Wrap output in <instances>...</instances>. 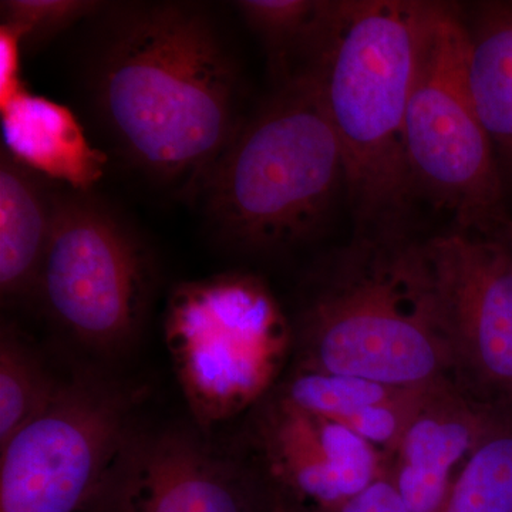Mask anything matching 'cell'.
I'll use <instances>...</instances> for the list:
<instances>
[{
    "label": "cell",
    "mask_w": 512,
    "mask_h": 512,
    "mask_svg": "<svg viewBox=\"0 0 512 512\" xmlns=\"http://www.w3.org/2000/svg\"><path fill=\"white\" fill-rule=\"evenodd\" d=\"M94 104L114 146L151 180L198 194L244 123L241 77L200 8L123 6L101 35Z\"/></svg>",
    "instance_id": "1"
},
{
    "label": "cell",
    "mask_w": 512,
    "mask_h": 512,
    "mask_svg": "<svg viewBox=\"0 0 512 512\" xmlns=\"http://www.w3.org/2000/svg\"><path fill=\"white\" fill-rule=\"evenodd\" d=\"M429 10L430 2H335L299 72L339 138L357 234L403 229L416 200L404 121Z\"/></svg>",
    "instance_id": "2"
},
{
    "label": "cell",
    "mask_w": 512,
    "mask_h": 512,
    "mask_svg": "<svg viewBox=\"0 0 512 512\" xmlns=\"http://www.w3.org/2000/svg\"><path fill=\"white\" fill-rule=\"evenodd\" d=\"M301 329V370L416 387L443 382L454 365L426 242L403 229L356 234L330 256Z\"/></svg>",
    "instance_id": "3"
},
{
    "label": "cell",
    "mask_w": 512,
    "mask_h": 512,
    "mask_svg": "<svg viewBox=\"0 0 512 512\" xmlns=\"http://www.w3.org/2000/svg\"><path fill=\"white\" fill-rule=\"evenodd\" d=\"M346 165L318 89L296 74L247 117L200 192L220 244L244 254H278L325 228Z\"/></svg>",
    "instance_id": "4"
},
{
    "label": "cell",
    "mask_w": 512,
    "mask_h": 512,
    "mask_svg": "<svg viewBox=\"0 0 512 512\" xmlns=\"http://www.w3.org/2000/svg\"><path fill=\"white\" fill-rule=\"evenodd\" d=\"M414 197L448 212L457 229L500 237L512 218L504 178L468 79L463 10L430 2L404 121Z\"/></svg>",
    "instance_id": "5"
},
{
    "label": "cell",
    "mask_w": 512,
    "mask_h": 512,
    "mask_svg": "<svg viewBox=\"0 0 512 512\" xmlns=\"http://www.w3.org/2000/svg\"><path fill=\"white\" fill-rule=\"evenodd\" d=\"M164 330L185 400L205 427L232 419L264 393L288 340L265 286L241 274L175 286Z\"/></svg>",
    "instance_id": "6"
},
{
    "label": "cell",
    "mask_w": 512,
    "mask_h": 512,
    "mask_svg": "<svg viewBox=\"0 0 512 512\" xmlns=\"http://www.w3.org/2000/svg\"><path fill=\"white\" fill-rule=\"evenodd\" d=\"M50 235L36 293L77 342L124 348L146 316L154 271L136 229L89 191L50 194Z\"/></svg>",
    "instance_id": "7"
},
{
    "label": "cell",
    "mask_w": 512,
    "mask_h": 512,
    "mask_svg": "<svg viewBox=\"0 0 512 512\" xmlns=\"http://www.w3.org/2000/svg\"><path fill=\"white\" fill-rule=\"evenodd\" d=\"M131 393L97 377L60 383L0 447V512H82L131 433Z\"/></svg>",
    "instance_id": "8"
},
{
    "label": "cell",
    "mask_w": 512,
    "mask_h": 512,
    "mask_svg": "<svg viewBox=\"0 0 512 512\" xmlns=\"http://www.w3.org/2000/svg\"><path fill=\"white\" fill-rule=\"evenodd\" d=\"M275 500L188 434L131 431L82 512H272Z\"/></svg>",
    "instance_id": "9"
},
{
    "label": "cell",
    "mask_w": 512,
    "mask_h": 512,
    "mask_svg": "<svg viewBox=\"0 0 512 512\" xmlns=\"http://www.w3.org/2000/svg\"><path fill=\"white\" fill-rule=\"evenodd\" d=\"M426 248L454 365L512 397V242L456 229Z\"/></svg>",
    "instance_id": "10"
},
{
    "label": "cell",
    "mask_w": 512,
    "mask_h": 512,
    "mask_svg": "<svg viewBox=\"0 0 512 512\" xmlns=\"http://www.w3.org/2000/svg\"><path fill=\"white\" fill-rule=\"evenodd\" d=\"M494 417L468 403L447 380L430 386L389 460L387 477L410 512H440L453 473L491 429Z\"/></svg>",
    "instance_id": "11"
},
{
    "label": "cell",
    "mask_w": 512,
    "mask_h": 512,
    "mask_svg": "<svg viewBox=\"0 0 512 512\" xmlns=\"http://www.w3.org/2000/svg\"><path fill=\"white\" fill-rule=\"evenodd\" d=\"M0 111L3 148L33 173L84 192L103 177L107 157L67 107L25 90Z\"/></svg>",
    "instance_id": "12"
},
{
    "label": "cell",
    "mask_w": 512,
    "mask_h": 512,
    "mask_svg": "<svg viewBox=\"0 0 512 512\" xmlns=\"http://www.w3.org/2000/svg\"><path fill=\"white\" fill-rule=\"evenodd\" d=\"M50 194L40 175L2 148L0 156V291L35 295L50 235Z\"/></svg>",
    "instance_id": "13"
},
{
    "label": "cell",
    "mask_w": 512,
    "mask_h": 512,
    "mask_svg": "<svg viewBox=\"0 0 512 512\" xmlns=\"http://www.w3.org/2000/svg\"><path fill=\"white\" fill-rule=\"evenodd\" d=\"M466 18L468 79L503 178L512 181V2H487Z\"/></svg>",
    "instance_id": "14"
},
{
    "label": "cell",
    "mask_w": 512,
    "mask_h": 512,
    "mask_svg": "<svg viewBox=\"0 0 512 512\" xmlns=\"http://www.w3.org/2000/svg\"><path fill=\"white\" fill-rule=\"evenodd\" d=\"M235 6L252 32L264 43L272 64L285 73V82L293 60H302L301 70L305 66L335 2L242 0Z\"/></svg>",
    "instance_id": "15"
},
{
    "label": "cell",
    "mask_w": 512,
    "mask_h": 512,
    "mask_svg": "<svg viewBox=\"0 0 512 512\" xmlns=\"http://www.w3.org/2000/svg\"><path fill=\"white\" fill-rule=\"evenodd\" d=\"M440 512H512V419H495Z\"/></svg>",
    "instance_id": "16"
},
{
    "label": "cell",
    "mask_w": 512,
    "mask_h": 512,
    "mask_svg": "<svg viewBox=\"0 0 512 512\" xmlns=\"http://www.w3.org/2000/svg\"><path fill=\"white\" fill-rule=\"evenodd\" d=\"M59 384L18 332L3 326L0 338V447L49 406Z\"/></svg>",
    "instance_id": "17"
},
{
    "label": "cell",
    "mask_w": 512,
    "mask_h": 512,
    "mask_svg": "<svg viewBox=\"0 0 512 512\" xmlns=\"http://www.w3.org/2000/svg\"><path fill=\"white\" fill-rule=\"evenodd\" d=\"M403 389L365 377L301 370L286 387L282 399L303 412L345 424L367 407L386 402Z\"/></svg>",
    "instance_id": "18"
},
{
    "label": "cell",
    "mask_w": 512,
    "mask_h": 512,
    "mask_svg": "<svg viewBox=\"0 0 512 512\" xmlns=\"http://www.w3.org/2000/svg\"><path fill=\"white\" fill-rule=\"evenodd\" d=\"M100 9L92 0H6L0 8L2 25L18 35L23 49L43 45Z\"/></svg>",
    "instance_id": "19"
},
{
    "label": "cell",
    "mask_w": 512,
    "mask_h": 512,
    "mask_svg": "<svg viewBox=\"0 0 512 512\" xmlns=\"http://www.w3.org/2000/svg\"><path fill=\"white\" fill-rule=\"evenodd\" d=\"M430 386L433 384L404 387L392 399L367 407L363 412L356 414L345 423V426L383 450L387 456H392L417 410L420 409Z\"/></svg>",
    "instance_id": "20"
},
{
    "label": "cell",
    "mask_w": 512,
    "mask_h": 512,
    "mask_svg": "<svg viewBox=\"0 0 512 512\" xmlns=\"http://www.w3.org/2000/svg\"><path fill=\"white\" fill-rule=\"evenodd\" d=\"M311 510L313 512H410L387 476L380 478L375 484L345 503L326 508V510H313V508Z\"/></svg>",
    "instance_id": "21"
},
{
    "label": "cell",
    "mask_w": 512,
    "mask_h": 512,
    "mask_svg": "<svg viewBox=\"0 0 512 512\" xmlns=\"http://www.w3.org/2000/svg\"><path fill=\"white\" fill-rule=\"evenodd\" d=\"M22 50L18 35L8 26H0V109L18 94L25 92L20 82Z\"/></svg>",
    "instance_id": "22"
},
{
    "label": "cell",
    "mask_w": 512,
    "mask_h": 512,
    "mask_svg": "<svg viewBox=\"0 0 512 512\" xmlns=\"http://www.w3.org/2000/svg\"><path fill=\"white\" fill-rule=\"evenodd\" d=\"M282 500H284L285 512H313L305 504L296 503L293 500H285V498H282Z\"/></svg>",
    "instance_id": "23"
},
{
    "label": "cell",
    "mask_w": 512,
    "mask_h": 512,
    "mask_svg": "<svg viewBox=\"0 0 512 512\" xmlns=\"http://www.w3.org/2000/svg\"><path fill=\"white\" fill-rule=\"evenodd\" d=\"M272 512H285L284 500L282 497H276L274 510Z\"/></svg>",
    "instance_id": "24"
},
{
    "label": "cell",
    "mask_w": 512,
    "mask_h": 512,
    "mask_svg": "<svg viewBox=\"0 0 512 512\" xmlns=\"http://www.w3.org/2000/svg\"><path fill=\"white\" fill-rule=\"evenodd\" d=\"M504 237L507 238L508 241L512 242V224L510 225V228L507 229V232H505Z\"/></svg>",
    "instance_id": "25"
}]
</instances>
